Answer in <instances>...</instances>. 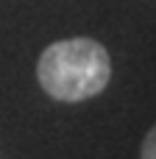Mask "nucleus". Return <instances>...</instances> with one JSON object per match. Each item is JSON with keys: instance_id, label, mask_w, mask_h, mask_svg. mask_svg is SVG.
<instances>
[{"instance_id": "obj_2", "label": "nucleus", "mask_w": 156, "mask_h": 159, "mask_svg": "<svg viewBox=\"0 0 156 159\" xmlns=\"http://www.w3.org/2000/svg\"><path fill=\"white\" fill-rule=\"evenodd\" d=\"M140 159H156V126L148 131V134H145V140H142Z\"/></svg>"}, {"instance_id": "obj_1", "label": "nucleus", "mask_w": 156, "mask_h": 159, "mask_svg": "<svg viewBox=\"0 0 156 159\" xmlns=\"http://www.w3.org/2000/svg\"><path fill=\"white\" fill-rule=\"evenodd\" d=\"M36 78L42 89L61 103H78L106 89L112 78L109 50L89 36H73L53 42L36 61Z\"/></svg>"}]
</instances>
